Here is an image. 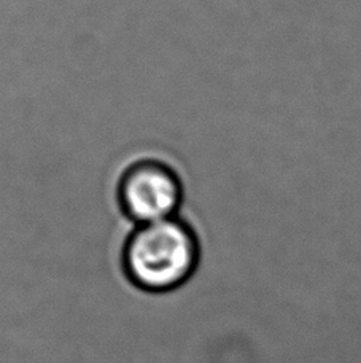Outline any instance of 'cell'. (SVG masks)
I'll return each instance as SVG.
<instances>
[{"instance_id":"cell-2","label":"cell","mask_w":361,"mask_h":363,"mask_svg":"<svg viewBox=\"0 0 361 363\" xmlns=\"http://www.w3.org/2000/svg\"><path fill=\"white\" fill-rule=\"evenodd\" d=\"M183 188L169 166L156 160H142L122 172L118 201L125 216L135 225L177 217Z\"/></svg>"},{"instance_id":"cell-1","label":"cell","mask_w":361,"mask_h":363,"mask_svg":"<svg viewBox=\"0 0 361 363\" xmlns=\"http://www.w3.org/2000/svg\"><path fill=\"white\" fill-rule=\"evenodd\" d=\"M127 281L148 294H167L190 281L199 264V241L178 217L137 225L121 252Z\"/></svg>"}]
</instances>
